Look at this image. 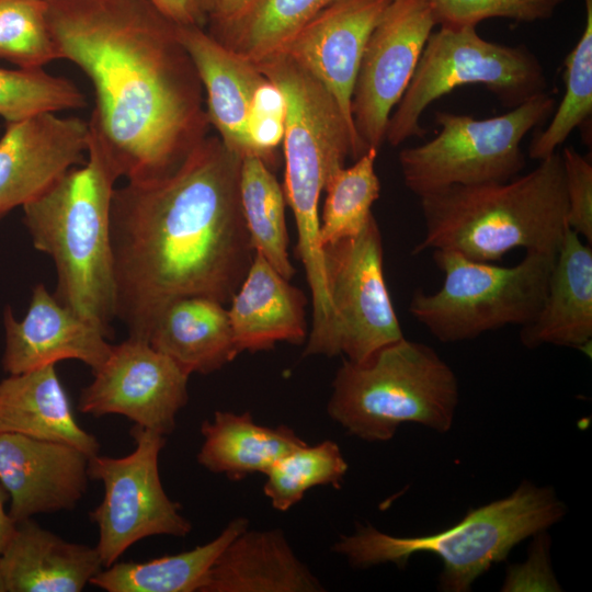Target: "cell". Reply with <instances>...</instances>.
<instances>
[{
    "mask_svg": "<svg viewBox=\"0 0 592 592\" xmlns=\"http://www.w3.org/2000/svg\"><path fill=\"white\" fill-rule=\"evenodd\" d=\"M148 343L189 375L213 373L239 354L227 308L203 296L169 304L155 320Z\"/></svg>",
    "mask_w": 592,
    "mask_h": 592,
    "instance_id": "25",
    "label": "cell"
},
{
    "mask_svg": "<svg viewBox=\"0 0 592 592\" xmlns=\"http://www.w3.org/2000/svg\"><path fill=\"white\" fill-rule=\"evenodd\" d=\"M435 25L429 0H391L373 29L351 102L354 127L365 151L379 150L385 143L389 117Z\"/></svg>",
    "mask_w": 592,
    "mask_h": 592,
    "instance_id": "13",
    "label": "cell"
},
{
    "mask_svg": "<svg viewBox=\"0 0 592 592\" xmlns=\"http://www.w3.org/2000/svg\"><path fill=\"white\" fill-rule=\"evenodd\" d=\"M286 122L283 91L267 78L254 91L247 119L249 156L261 159L271 170L282 145ZM248 157V156H247Z\"/></svg>",
    "mask_w": 592,
    "mask_h": 592,
    "instance_id": "36",
    "label": "cell"
},
{
    "mask_svg": "<svg viewBox=\"0 0 592 592\" xmlns=\"http://www.w3.org/2000/svg\"><path fill=\"white\" fill-rule=\"evenodd\" d=\"M322 253L335 354L363 363L403 338L385 281L383 240L374 215L358 235L322 247Z\"/></svg>",
    "mask_w": 592,
    "mask_h": 592,
    "instance_id": "12",
    "label": "cell"
},
{
    "mask_svg": "<svg viewBox=\"0 0 592 592\" xmlns=\"http://www.w3.org/2000/svg\"><path fill=\"white\" fill-rule=\"evenodd\" d=\"M166 18L178 25L204 27L205 20L194 0H149Z\"/></svg>",
    "mask_w": 592,
    "mask_h": 592,
    "instance_id": "39",
    "label": "cell"
},
{
    "mask_svg": "<svg viewBox=\"0 0 592 592\" xmlns=\"http://www.w3.org/2000/svg\"><path fill=\"white\" fill-rule=\"evenodd\" d=\"M0 433L71 445L89 457L100 452L98 439L76 420L55 365L0 380Z\"/></svg>",
    "mask_w": 592,
    "mask_h": 592,
    "instance_id": "24",
    "label": "cell"
},
{
    "mask_svg": "<svg viewBox=\"0 0 592 592\" xmlns=\"http://www.w3.org/2000/svg\"><path fill=\"white\" fill-rule=\"evenodd\" d=\"M79 396L81 413L124 415L136 425L168 435L187 403L190 375L147 341L127 338L112 344Z\"/></svg>",
    "mask_w": 592,
    "mask_h": 592,
    "instance_id": "14",
    "label": "cell"
},
{
    "mask_svg": "<svg viewBox=\"0 0 592 592\" xmlns=\"http://www.w3.org/2000/svg\"><path fill=\"white\" fill-rule=\"evenodd\" d=\"M89 122L45 113L7 123L0 138V220L47 192L88 157Z\"/></svg>",
    "mask_w": 592,
    "mask_h": 592,
    "instance_id": "15",
    "label": "cell"
},
{
    "mask_svg": "<svg viewBox=\"0 0 592 592\" xmlns=\"http://www.w3.org/2000/svg\"><path fill=\"white\" fill-rule=\"evenodd\" d=\"M129 433L135 444L129 454H96L89 459L90 479L104 487L102 501L89 513L98 527L95 548L104 568L144 538L185 537L192 531L181 505L168 497L160 479L159 455L166 435L136 424Z\"/></svg>",
    "mask_w": 592,
    "mask_h": 592,
    "instance_id": "11",
    "label": "cell"
},
{
    "mask_svg": "<svg viewBox=\"0 0 592 592\" xmlns=\"http://www.w3.org/2000/svg\"><path fill=\"white\" fill-rule=\"evenodd\" d=\"M95 547L68 542L31 519L0 554L7 592H80L102 569Z\"/></svg>",
    "mask_w": 592,
    "mask_h": 592,
    "instance_id": "22",
    "label": "cell"
},
{
    "mask_svg": "<svg viewBox=\"0 0 592 592\" xmlns=\"http://www.w3.org/2000/svg\"><path fill=\"white\" fill-rule=\"evenodd\" d=\"M390 1L340 0L276 50L291 57L332 94L355 133L351 102L357 72L368 37Z\"/></svg>",
    "mask_w": 592,
    "mask_h": 592,
    "instance_id": "16",
    "label": "cell"
},
{
    "mask_svg": "<svg viewBox=\"0 0 592 592\" xmlns=\"http://www.w3.org/2000/svg\"><path fill=\"white\" fill-rule=\"evenodd\" d=\"M119 178L90 132L87 161L22 207L34 248L55 264L54 296L110 339L116 319L110 212Z\"/></svg>",
    "mask_w": 592,
    "mask_h": 592,
    "instance_id": "4",
    "label": "cell"
},
{
    "mask_svg": "<svg viewBox=\"0 0 592 592\" xmlns=\"http://www.w3.org/2000/svg\"><path fill=\"white\" fill-rule=\"evenodd\" d=\"M8 500L9 494L0 483V554L14 535L18 525L4 508Z\"/></svg>",
    "mask_w": 592,
    "mask_h": 592,
    "instance_id": "40",
    "label": "cell"
},
{
    "mask_svg": "<svg viewBox=\"0 0 592 592\" xmlns=\"http://www.w3.org/2000/svg\"><path fill=\"white\" fill-rule=\"evenodd\" d=\"M556 254L527 251L520 263L500 266L433 250L443 284L431 294L417 289L409 311L444 343L473 340L510 325L522 327L543 304Z\"/></svg>",
    "mask_w": 592,
    "mask_h": 592,
    "instance_id": "8",
    "label": "cell"
},
{
    "mask_svg": "<svg viewBox=\"0 0 592 592\" xmlns=\"http://www.w3.org/2000/svg\"><path fill=\"white\" fill-rule=\"evenodd\" d=\"M205 91L209 125L223 144L239 157L249 156L247 119L257 88L265 80L254 61L224 46L204 27L177 25Z\"/></svg>",
    "mask_w": 592,
    "mask_h": 592,
    "instance_id": "19",
    "label": "cell"
},
{
    "mask_svg": "<svg viewBox=\"0 0 592 592\" xmlns=\"http://www.w3.org/2000/svg\"><path fill=\"white\" fill-rule=\"evenodd\" d=\"M527 349L544 344L584 349L592 339V249L567 228L549 274L543 304L521 327Z\"/></svg>",
    "mask_w": 592,
    "mask_h": 592,
    "instance_id": "21",
    "label": "cell"
},
{
    "mask_svg": "<svg viewBox=\"0 0 592 592\" xmlns=\"http://www.w3.org/2000/svg\"><path fill=\"white\" fill-rule=\"evenodd\" d=\"M239 192L252 249L291 280L295 267L288 255L283 186L261 159L248 156L241 161Z\"/></svg>",
    "mask_w": 592,
    "mask_h": 592,
    "instance_id": "29",
    "label": "cell"
},
{
    "mask_svg": "<svg viewBox=\"0 0 592 592\" xmlns=\"http://www.w3.org/2000/svg\"><path fill=\"white\" fill-rule=\"evenodd\" d=\"M458 399L451 366L432 346L403 337L363 363L343 360L327 411L350 434L385 442L403 423L449 431Z\"/></svg>",
    "mask_w": 592,
    "mask_h": 592,
    "instance_id": "7",
    "label": "cell"
},
{
    "mask_svg": "<svg viewBox=\"0 0 592 592\" xmlns=\"http://www.w3.org/2000/svg\"><path fill=\"white\" fill-rule=\"evenodd\" d=\"M252 0H194L205 24L224 23L242 12Z\"/></svg>",
    "mask_w": 592,
    "mask_h": 592,
    "instance_id": "38",
    "label": "cell"
},
{
    "mask_svg": "<svg viewBox=\"0 0 592 592\" xmlns=\"http://www.w3.org/2000/svg\"><path fill=\"white\" fill-rule=\"evenodd\" d=\"M0 59L27 69L59 59L46 0H0Z\"/></svg>",
    "mask_w": 592,
    "mask_h": 592,
    "instance_id": "34",
    "label": "cell"
},
{
    "mask_svg": "<svg viewBox=\"0 0 592 592\" xmlns=\"http://www.w3.org/2000/svg\"><path fill=\"white\" fill-rule=\"evenodd\" d=\"M242 158L205 137L171 172L115 187L110 240L116 318L148 342L172 301L229 303L253 261L239 192Z\"/></svg>",
    "mask_w": 592,
    "mask_h": 592,
    "instance_id": "1",
    "label": "cell"
},
{
    "mask_svg": "<svg viewBox=\"0 0 592 592\" xmlns=\"http://www.w3.org/2000/svg\"><path fill=\"white\" fill-rule=\"evenodd\" d=\"M86 105L84 94L69 79L43 68H0V116L7 123Z\"/></svg>",
    "mask_w": 592,
    "mask_h": 592,
    "instance_id": "33",
    "label": "cell"
},
{
    "mask_svg": "<svg viewBox=\"0 0 592 592\" xmlns=\"http://www.w3.org/2000/svg\"><path fill=\"white\" fill-rule=\"evenodd\" d=\"M436 25L447 29L474 26L493 19L535 22L553 16L565 0H429Z\"/></svg>",
    "mask_w": 592,
    "mask_h": 592,
    "instance_id": "35",
    "label": "cell"
},
{
    "mask_svg": "<svg viewBox=\"0 0 592 592\" xmlns=\"http://www.w3.org/2000/svg\"><path fill=\"white\" fill-rule=\"evenodd\" d=\"M197 463L213 474L241 480L265 473L283 455L306 442L286 425L258 424L249 412L215 411L201 425Z\"/></svg>",
    "mask_w": 592,
    "mask_h": 592,
    "instance_id": "26",
    "label": "cell"
},
{
    "mask_svg": "<svg viewBox=\"0 0 592 592\" xmlns=\"http://www.w3.org/2000/svg\"><path fill=\"white\" fill-rule=\"evenodd\" d=\"M323 585L278 528L238 534L217 557L201 592H321Z\"/></svg>",
    "mask_w": 592,
    "mask_h": 592,
    "instance_id": "23",
    "label": "cell"
},
{
    "mask_svg": "<svg viewBox=\"0 0 592 592\" xmlns=\"http://www.w3.org/2000/svg\"><path fill=\"white\" fill-rule=\"evenodd\" d=\"M261 254L253 261L227 309L238 353L272 350L277 342L307 340V298Z\"/></svg>",
    "mask_w": 592,
    "mask_h": 592,
    "instance_id": "20",
    "label": "cell"
},
{
    "mask_svg": "<svg viewBox=\"0 0 592 592\" xmlns=\"http://www.w3.org/2000/svg\"><path fill=\"white\" fill-rule=\"evenodd\" d=\"M2 368L9 375L78 360L92 372L106 360L112 344L96 326L57 300L44 284L32 292L25 316L19 320L12 308L3 311Z\"/></svg>",
    "mask_w": 592,
    "mask_h": 592,
    "instance_id": "18",
    "label": "cell"
},
{
    "mask_svg": "<svg viewBox=\"0 0 592 592\" xmlns=\"http://www.w3.org/2000/svg\"><path fill=\"white\" fill-rule=\"evenodd\" d=\"M585 23L580 39L565 60V94L545 129L533 137L528 157L543 160L556 152L569 135L591 121L592 114V0H584Z\"/></svg>",
    "mask_w": 592,
    "mask_h": 592,
    "instance_id": "31",
    "label": "cell"
},
{
    "mask_svg": "<svg viewBox=\"0 0 592 592\" xmlns=\"http://www.w3.org/2000/svg\"><path fill=\"white\" fill-rule=\"evenodd\" d=\"M378 150L369 148L350 167L335 171L325 186L326 197L319 216L321 248L358 235L373 216L380 182L375 171Z\"/></svg>",
    "mask_w": 592,
    "mask_h": 592,
    "instance_id": "30",
    "label": "cell"
},
{
    "mask_svg": "<svg viewBox=\"0 0 592 592\" xmlns=\"http://www.w3.org/2000/svg\"><path fill=\"white\" fill-rule=\"evenodd\" d=\"M562 160L567 197V225L592 243V163L572 147H565Z\"/></svg>",
    "mask_w": 592,
    "mask_h": 592,
    "instance_id": "37",
    "label": "cell"
},
{
    "mask_svg": "<svg viewBox=\"0 0 592 592\" xmlns=\"http://www.w3.org/2000/svg\"><path fill=\"white\" fill-rule=\"evenodd\" d=\"M466 84H480L513 109L546 92L547 78L538 58L524 45L509 46L482 38L474 26L432 32L411 81L394 109L385 141L397 147L423 137L421 117L435 100Z\"/></svg>",
    "mask_w": 592,
    "mask_h": 592,
    "instance_id": "9",
    "label": "cell"
},
{
    "mask_svg": "<svg viewBox=\"0 0 592 592\" xmlns=\"http://www.w3.org/2000/svg\"><path fill=\"white\" fill-rule=\"evenodd\" d=\"M555 107V98L546 91L488 118L436 112L440 133L399 152L405 185L419 197L452 185L514 179L525 166L523 138L549 118Z\"/></svg>",
    "mask_w": 592,
    "mask_h": 592,
    "instance_id": "10",
    "label": "cell"
},
{
    "mask_svg": "<svg viewBox=\"0 0 592 592\" xmlns=\"http://www.w3.org/2000/svg\"><path fill=\"white\" fill-rule=\"evenodd\" d=\"M349 465L339 447L330 440L309 446L307 443L277 459L265 473L264 494L281 512L298 503L317 486L339 489Z\"/></svg>",
    "mask_w": 592,
    "mask_h": 592,
    "instance_id": "32",
    "label": "cell"
},
{
    "mask_svg": "<svg viewBox=\"0 0 592 592\" xmlns=\"http://www.w3.org/2000/svg\"><path fill=\"white\" fill-rule=\"evenodd\" d=\"M59 59L94 89L90 132L121 178L174 170L207 134L203 87L177 25L149 0H46Z\"/></svg>",
    "mask_w": 592,
    "mask_h": 592,
    "instance_id": "2",
    "label": "cell"
},
{
    "mask_svg": "<svg viewBox=\"0 0 592 592\" xmlns=\"http://www.w3.org/2000/svg\"><path fill=\"white\" fill-rule=\"evenodd\" d=\"M255 65L281 88L286 100L283 138V191L298 235L296 253L304 265L315 304L328 288L319 242V200L329 178L366 152L332 94L291 57L275 52Z\"/></svg>",
    "mask_w": 592,
    "mask_h": 592,
    "instance_id": "5",
    "label": "cell"
},
{
    "mask_svg": "<svg viewBox=\"0 0 592 592\" xmlns=\"http://www.w3.org/2000/svg\"><path fill=\"white\" fill-rule=\"evenodd\" d=\"M248 527L246 517L232 519L208 543L143 562L116 561L103 568L90 584L107 592H201L217 557Z\"/></svg>",
    "mask_w": 592,
    "mask_h": 592,
    "instance_id": "27",
    "label": "cell"
},
{
    "mask_svg": "<svg viewBox=\"0 0 592 592\" xmlns=\"http://www.w3.org/2000/svg\"><path fill=\"white\" fill-rule=\"evenodd\" d=\"M566 513L563 502L550 487L523 481L510 496L470 510L455 525L423 536H394L372 525H358L341 535L332 550L358 569L394 563L405 568L418 553L437 556L443 562L440 588L467 592L511 549L558 523Z\"/></svg>",
    "mask_w": 592,
    "mask_h": 592,
    "instance_id": "6",
    "label": "cell"
},
{
    "mask_svg": "<svg viewBox=\"0 0 592 592\" xmlns=\"http://www.w3.org/2000/svg\"><path fill=\"white\" fill-rule=\"evenodd\" d=\"M0 592H7L4 583H3L2 579H1V577H0Z\"/></svg>",
    "mask_w": 592,
    "mask_h": 592,
    "instance_id": "41",
    "label": "cell"
},
{
    "mask_svg": "<svg viewBox=\"0 0 592 592\" xmlns=\"http://www.w3.org/2000/svg\"><path fill=\"white\" fill-rule=\"evenodd\" d=\"M419 200L425 231L412 254L449 250L493 263L516 248L557 253L568 228L558 152L506 182L452 185Z\"/></svg>",
    "mask_w": 592,
    "mask_h": 592,
    "instance_id": "3",
    "label": "cell"
},
{
    "mask_svg": "<svg viewBox=\"0 0 592 592\" xmlns=\"http://www.w3.org/2000/svg\"><path fill=\"white\" fill-rule=\"evenodd\" d=\"M89 459L68 444L0 433V483L12 519L73 510L88 489Z\"/></svg>",
    "mask_w": 592,
    "mask_h": 592,
    "instance_id": "17",
    "label": "cell"
},
{
    "mask_svg": "<svg viewBox=\"0 0 592 592\" xmlns=\"http://www.w3.org/2000/svg\"><path fill=\"white\" fill-rule=\"evenodd\" d=\"M340 0H252L237 16L207 33L235 53L258 61L278 50L299 29Z\"/></svg>",
    "mask_w": 592,
    "mask_h": 592,
    "instance_id": "28",
    "label": "cell"
}]
</instances>
